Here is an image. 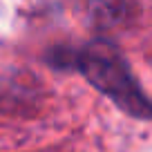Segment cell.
<instances>
[{"mask_svg": "<svg viewBox=\"0 0 152 152\" xmlns=\"http://www.w3.org/2000/svg\"><path fill=\"white\" fill-rule=\"evenodd\" d=\"M85 69L90 74V78H94L99 83V87H103L107 94H112L114 99H119L123 105H139L141 114L145 112V101L141 99L137 90L132 87L130 78L123 74V67L114 65V56L112 52H99L92 49L87 52L85 58Z\"/></svg>", "mask_w": 152, "mask_h": 152, "instance_id": "cell-1", "label": "cell"}]
</instances>
